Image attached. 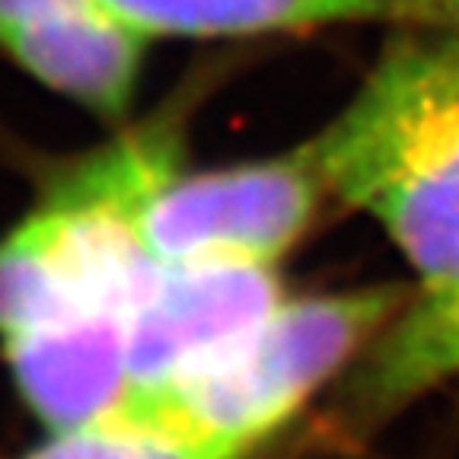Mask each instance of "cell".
<instances>
[{
  "instance_id": "6da1fadb",
  "label": "cell",
  "mask_w": 459,
  "mask_h": 459,
  "mask_svg": "<svg viewBox=\"0 0 459 459\" xmlns=\"http://www.w3.org/2000/svg\"><path fill=\"white\" fill-rule=\"evenodd\" d=\"M307 147L325 188L380 223L424 284L459 281V29L409 26Z\"/></svg>"
},
{
  "instance_id": "7a4b0ae2",
  "label": "cell",
  "mask_w": 459,
  "mask_h": 459,
  "mask_svg": "<svg viewBox=\"0 0 459 459\" xmlns=\"http://www.w3.org/2000/svg\"><path fill=\"white\" fill-rule=\"evenodd\" d=\"M402 287L281 300L243 344L166 386L128 389L125 399L166 428L255 453L332 377L380 335L405 303Z\"/></svg>"
},
{
  "instance_id": "3957f363",
  "label": "cell",
  "mask_w": 459,
  "mask_h": 459,
  "mask_svg": "<svg viewBox=\"0 0 459 459\" xmlns=\"http://www.w3.org/2000/svg\"><path fill=\"white\" fill-rule=\"evenodd\" d=\"M329 192L309 147L211 172L169 169L131 204L141 243L160 265L262 262L278 265Z\"/></svg>"
},
{
  "instance_id": "277c9868",
  "label": "cell",
  "mask_w": 459,
  "mask_h": 459,
  "mask_svg": "<svg viewBox=\"0 0 459 459\" xmlns=\"http://www.w3.org/2000/svg\"><path fill=\"white\" fill-rule=\"evenodd\" d=\"M284 300L274 265H157L131 309V389L166 386L243 344Z\"/></svg>"
},
{
  "instance_id": "5b68a950",
  "label": "cell",
  "mask_w": 459,
  "mask_h": 459,
  "mask_svg": "<svg viewBox=\"0 0 459 459\" xmlns=\"http://www.w3.org/2000/svg\"><path fill=\"white\" fill-rule=\"evenodd\" d=\"M13 386L48 430L106 415L131 389V309H96L4 338Z\"/></svg>"
},
{
  "instance_id": "8992f818",
  "label": "cell",
  "mask_w": 459,
  "mask_h": 459,
  "mask_svg": "<svg viewBox=\"0 0 459 459\" xmlns=\"http://www.w3.org/2000/svg\"><path fill=\"white\" fill-rule=\"evenodd\" d=\"M459 377V281L421 284L364 348L342 389L351 428H377Z\"/></svg>"
},
{
  "instance_id": "52a82bcc",
  "label": "cell",
  "mask_w": 459,
  "mask_h": 459,
  "mask_svg": "<svg viewBox=\"0 0 459 459\" xmlns=\"http://www.w3.org/2000/svg\"><path fill=\"white\" fill-rule=\"evenodd\" d=\"M143 42L147 36L96 0L42 26L22 29L0 51L57 96L100 118H122L141 80Z\"/></svg>"
},
{
  "instance_id": "ba28073f",
  "label": "cell",
  "mask_w": 459,
  "mask_h": 459,
  "mask_svg": "<svg viewBox=\"0 0 459 459\" xmlns=\"http://www.w3.org/2000/svg\"><path fill=\"white\" fill-rule=\"evenodd\" d=\"M147 39H239L307 32L358 20H395L399 0H102Z\"/></svg>"
},
{
  "instance_id": "9c48e42d",
  "label": "cell",
  "mask_w": 459,
  "mask_h": 459,
  "mask_svg": "<svg viewBox=\"0 0 459 459\" xmlns=\"http://www.w3.org/2000/svg\"><path fill=\"white\" fill-rule=\"evenodd\" d=\"M20 459H252V453L179 434L122 399L93 421L48 430Z\"/></svg>"
},
{
  "instance_id": "30bf717a",
  "label": "cell",
  "mask_w": 459,
  "mask_h": 459,
  "mask_svg": "<svg viewBox=\"0 0 459 459\" xmlns=\"http://www.w3.org/2000/svg\"><path fill=\"white\" fill-rule=\"evenodd\" d=\"M90 4L96 0H0V45L22 29L42 26L55 16L90 7Z\"/></svg>"
},
{
  "instance_id": "8fae6325",
  "label": "cell",
  "mask_w": 459,
  "mask_h": 459,
  "mask_svg": "<svg viewBox=\"0 0 459 459\" xmlns=\"http://www.w3.org/2000/svg\"><path fill=\"white\" fill-rule=\"evenodd\" d=\"M399 22L459 29V0H399Z\"/></svg>"
}]
</instances>
